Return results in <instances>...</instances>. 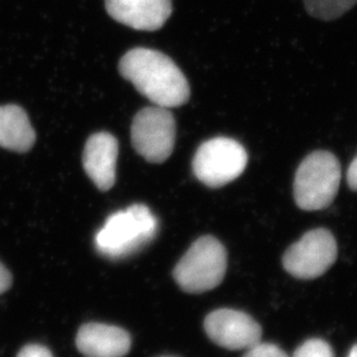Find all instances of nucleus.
I'll use <instances>...</instances> for the list:
<instances>
[{
	"label": "nucleus",
	"mask_w": 357,
	"mask_h": 357,
	"mask_svg": "<svg viewBox=\"0 0 357 357\" xmlns=\"http://www.w3.org/2000/svg\"><path fill=\"white\" fill-rule=\"evenodd\" d=\"M120 73L157 106L173 108L187 102L188 82L176 63L162 52L135 48L120 61Z\"/></svg>",
	"instance_id": "f257e3e1"
},
{
	"label": "nucleus",
	"mask_w": 357,
	"mask_h": 357,
	"mask_svg": "<svg viewBox=\"0 0 357 357\" xmlns=\"http://www.w3.org/2000/svg\"><path fill=\"white\" fill-rule=\"evenodd\" d=\"M158 234V220L144 204L112 213L96 236V248L105 258H128L150 244Z\"/></svg>",
	"instance_id": "f03ea898"
},
{
	"label": "nucleus",
	"mask_w": 357,
	"mask_h": 357,
	"mask_svg": "<svg viewBox=\"0 0 357 357\" xmlns=\"http://www.w3.org/2000/svg\"><path fill=\"white\" fill-rule=\"evenodd\" d=\"M341 182V165L328 151H314L299 165L294 181V197L305 211L326 209L337 197Z\"/></svg>",
	"instance_id": "7ed1b4c3"
},
{
	"label": "nucleus",
	"mask_w": 357,
	"mask_h": 357,
	"mask_svg": "<svg viewBox=\"0 0 357 357\" xmlns=\"http://www.w3.org/2000/svg\"><path fill=\"white\" fill-rule=\"evenodd\" d=\"M227 253L213 236H204L190 246L173 271L176 284L188 294L217 288L227 273Z\"/></svg>",
	"instance_id": "20e7f679"
},
{
	"label": "nucleus",
	"mask_w": 357,
	"mask_h": 357,
	"mask_svg": "<svg viewBox=\"0 0 357 357\" xmlns=\"http://www.w3.org/2000/svg\"><path fill=\"white\" fill-rule=\"evenodd\" d=\"M248 162V152L243 145L232 138L216 137L197 149L192 172L204 185L217 188L241 176Z\"/></svg>",
	"instance_id": "39448f33"
},
{
	"label": "nucleus",
	"mask_w": 357,
	"mask_h": 357,
	"mask_svg": "<svg viewBox=\"0 0 357 357\" xmlns=\"http://www.w3.org/2000/svg\"><path fill=\"white\" fill-rule=\"evenodd\" d=\"M176 120L169 108L155 106L139 110L131 124V142L149 162H165L176 144Z\"/></svg>",
	"instance_id": "423d86ee"
},
{
	"label": "nucleus",
	"mask_w": 357,
	"mask_h": 357,
	"mask_svg": "<svg viewBox=\"0 0 357 357\" xmlns=\"http://www.w3.org/2000/svg\"><path fill=\"white\" fill-rule=\"evenodd\" d=\"M337 258V245L326 229H314L285 251L282 262L294 278L312 280L325 274Z\"/></svg>",
	"instance_id": "0eeeda50"
},
{
	"label": "nucleus",
	"mask_w": 357,
	"mask_h": 357,
	"mask_svg": "<svg viewBox=\"0 0 357 357\" xmlns=\"http://www.w3.org/2000/svg\"><path fill=\"white\" fill-rule=\"evenodd\" d=\"M204 331L210 340L229 351L250 349L261 341L260 325L248 313L220 309L206 316Z\"/></svg>",
	"instance_id": "6e6552de"
},
{
	"label": "nucleus",
	"mask_w": 357,
	"mask_h": 357,
	"mask_svg": "<svg viewBox=\"0 0 357 357\" xmlns=\"http://www.w3.org/2000/svg\"><path fill=\"white\" fill-rule=\"evenodd\" d=\"M105 6L114 20L136 31L160 29L172 14V0H105Z\"/></svg>",
	"instance_id": "1a4fd4ad"
},
{
	"label": "nucleus",
	"mask_w": 357,
	"mask_h": 357,
	"mask_svg": "<svg viewBox=\"0 0 357 357\" xmlns=\"http://www.w3.org/2000/svg\"><path fill=\"white\" fill-rule=\"evenodd\" d=\"M119 142L108 132H96L87 139L83 165L96 187L106 192L115 183Z\"/></svg>",
	"instance_id": "9d476101"
},
{
	"label": "nucleus",
	"mask_w": 357,
	"mask_h": 357,
	"mask_svg": "<svg viewBox=\"0 0 357 357\" xmlns=\"http://www.w3.org/2000/svg\"><path fill=\"white\" fill-rule=\"evenodd\" d=\"M76 344L85 357H123L130 351L131 339L120 327L89 323L78 331Z\"/></svg>",
	"instance_id": "9b49d317"
},
{
	"label": "nucleus",
	"mask_w": 357,
	"mask_h": 357,
	"mask_svg": "<svg viewBox=\"0 0 357 357\" xmlns=\"http://www.w3.org/2000/svg\"><path fill=\"white\" fill-rule=\"evenodd\" d=\"M36 141L27 114L15 105L0 106V146L12 151L31 150Z\"/></svg>",
	"instance_id": "f8f14e48"
},
{
	"label": "nucleus",
	"mask_w": 357,
	"mask_h": 357,
	"mask_svg": "<svg viewBox=\"0 0 357 357\" xmlns=\"http://www.w3.org/2000/svg\"><path fill=\"white\" fill-rule=\"evenodd\" d=\"M356 3L357 0H304L310 15L326 21L334 20L344 15Z\"/></svg>",
	"instance_id": "ddd939ff"
},
{
	"label": "nucleus",
	"mask_w": 357,
	"mask_h": 357,
	"mask_svg": "<svg viewBox=\"0 0 357 357\" xmlns=\"http://www.w3.org/2000/svg\"><path fill=\"white\" fill-rule=\"evenodd\" d=\"M292 357H334V353L326 341L311 339L299 346Z\"/></svg>",
	"instance_id": "4468645a"
},
{
	"label": "nucleus",
	"mask_w": 357,
	"mask_h": 357,
	"mask_svg": "<svg viewBox=\"0 0 357 357\" xmlns=\"http://www.w3.org/2000/svg\"><path fill=\"white\" fill-rule=\"evenodd\" d=\"M244 357H290L276 344H262L261 341L248 349Z\"/></svg>",
	"instance_id": "2eb2a0df"
},
{
	"label": "nucleus",
	"mask_w": 357,
	"mask_h": 357,
	"mask_svg": "<svg viewBox=\"0 0 357 357\" xmlns=\"http://www.w3.org/2000/svg\"><path fill=\"white\" fill-rule=\"evenodd\" d=\"M17 357H54L52 356V351H49L48 348L41 344H27L24 346Z\"/></svg>",
	"instance_id": "dca6fc26"
},
{
	"label": "nucleus",
	"mask_w": 357,
	"mask_h": 357,
	"mask_svg": "<svg viewBox=\"0 0 357 357\" xmlns=\"http://www.w3.org/2000/svg\"><path fill=\"white\" fill-rule=\"evenodd\" d=\"M12 285V275L5 266L0 262V295L7 291Z\"/></svg>",
	"instance_id": "f3484780"
},
{
	"label": "nucleus",
	"mask_w": 357,
	"mask_h": 357,
	"mask_svg": "<svg viewBox=\"0 0 357 357\" xmlns=\"http://www.w3.org/2000/svg\"><path fill=\"white\" fill-rule=\"evenodd\" d=\"M347 182L349 188L357 192V155L348 169Z\"/></svg>",
	"instance_id": "a211bd4d"
},
{
	"label": "nucleus",
	"mask_w": 357,
	"mask_h": 357,
	"mask_svg": "<svg viewBox=\"0 0 357 357\" xmlns=\"http://www.w3.org/2000/svg\"><path fill=\"white\" fill-rule=\"evenodd\" d=\"M348 357H357V344H355L354 347L351 348Z\"/></svg>",
	"instance_id": "6ab92c4d"
}]
</instances>
